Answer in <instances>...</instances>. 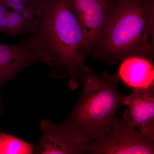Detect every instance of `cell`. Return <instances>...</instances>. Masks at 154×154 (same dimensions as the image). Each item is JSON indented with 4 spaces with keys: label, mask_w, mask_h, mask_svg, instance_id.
Returning a JSON list of instances; mask_svg holds the SVG:
<instances>
[{
    "label": "cell",
    "mask_w": 154,
    "mask_h": 154,
    "mask_svg": "<svg viewBox=\"0 0 154 154\" xmlns=\"http://www.w3.org/2000/svg\"><path fill=\"white\" fill-rule=\"evenodd\" d=\"M36 20L34 34L52 60L51 73L69 77V87L75 90L81 76L92 69L85 64L86 35L74 12L67 0H45Z\"/></svg>",
    "instance_id": "6da1fadb"
},
{
    "label": "cell",
    "mask_w": 154,
    "mask_h": 154,
    "mask_svg": "<svg viewBox=\"0 0 154 154\" xmlns=\"http://www.w3.org/2000/svg\"><path fill=\"white\" fill-rule=\"evenodd\" d=\"M91 54L110 64L132 57L152 62L154 0H119Z\"/></svg>",
    "instance_id": "7a4b0ae2"
},
{
    "label": "cell",
    "mask_w": 154,
    "mask_h": 154,
    "mask_svg": "<svg viewBox=\"0 0 154 154\" xmlns=\"http://www.w3.org/2000/svg\"><path fill=\"white\" fill-rule=\"evenodd\" d=\"M118 74H98L93 69L80 78L83 89L72 112L62 124L80 140L91 143L113 131L119 121L116 113L125 106L126 96L120 94Z\"/></svg>",
    "instance_id": "3957f363"
},
{
    "label": "cell",
    "mask_w": 154,
    "mask_h": 154,
    "mask_svg": "<svg viewBox=\"0 0 154 154\" xmlns=\"http://www.w3.org/2000/svg\"><path fill=\"white\" fill-rule=\"evenodd\" d=\"M87 153L154 154V139L138 129L129 110L126 109L113 131L101 139L91 142Z\"/></svg>",
    "instance_id": "277c9868"
},
{
    "label": "cell",
    "mask_w": 154,
    "mask_h": 154,
    "mask_svg": "<svg viewBox=\"0 0 154 154\" xmlns=\"http://www.w3.org/2000/svg\"><path fill=\"white\" fill-rule=\"evenodd\" d=\"M38 63L52 66L51 58L34 33L18 44L0 42V88L25 68Z\"/></svg>",
    "instance_id": "5b68a950"
},
{
    "label": "cell",
    "mask_w": 154,
    "mask_h": 154,
    "mask_svg": "<svg viewBox=\"0 0 154 154\" xmlns=\"http://www.w3.org/2000/svg\"><path fill=\"white\" fill-rule=\"evenodd\" d=\"M86 37L88 54L92 51L117 9L119 0H67Z\"/></svg>",
    "instance_id": "8992f818"
},
{
    "label": "cell",
    "mask_w": 154,
    "mask_h": 154,
    "mask_svg": "<svg viewBox=\"0 0 154 154\" xmlns=\"http://www.w3.org/2000/svg\"><path fill=\"white\" fill-rule=\"evenodd\" d=\"M41 139L36 149L37 154H81L87 153L90 143L77 137L61 123L47 119H41Z\"/></svg>",
    "instance_id": "52a82bcc"
},
{
    "label": "cell",
    "mask_w": 154,
    "mask_h": 154,
    "mask_svg": "<svg viewBox=\"0 0 154 154\" xmlns=\"http://www.w3.org/2000/svg\"><path fill=\"white\" fill-rule=\"evenodd\" d=\"M125 106L136 127L154 139V86L145 91H133L126 96Z\"/></svg>",
    "instance_id": "ba28073f"
},
{
    "label": "cell",
    "mask_w": 154,
    "mask_h": 154,
    "mask_svg": "<svg viewBox=\"0 0 154 154\" xmlns=\"http://www.w3.org/2000/svg\"><path fill=\"white\" fill-rule=\"evenodd\" d=\"M118 75L133 91H145L154 86L152 62L145 58L132 57L125 59L120 65Z\"/></svg>",
    "instance_id": "9c48e42d"
},
{
    "label": "cell",
    "mask_w": 154,
    "mask_h": 154,
    "mask_svg": "<svg viewBox=\"0 0 154 154\" xmlns=\"http://www.w3.org/2000/svg\"><path fill=\"white\" fill-rule=\"evenodd\" d=\"M37 20L11 8L0 2V32L11 37L35 33Z\"/></svg>",
    "instance_id": "30bf717a"
},
{
    "label": "cell",
    "mask_w": 154,
    "mask_h": 154,
    "mask_svg": "<svg viewBox=\"0 0 154 154\" xmlns=\"http://www.w3.org/2000/svg\"><path fill=\"white\" fill-rule=\"evenodd\" d=\"M34 146L12 134L0 133V154H31Z\"/></svg>",
    "instance_id": "8fae6325"
},
{
    "label": "cell",
    "mask_w": 154,
    "mask_h": 154,
    "mask_svg": "<svg viewBox=\"0 0 154 154\" xmlns=\"http://www.w3.org/2000/svg\"><path fill=\"white\" fill-rule=\"evenodd\" d=\"M45 0H2L11 8L31 18H36L42 10Z\"/></svg>",
    "instance_id": "7c38bea8"
},
{
    "label": "cell",
    "mask_w": 154,
    "mask_h": 154,
    "mask_svg": "<svg viewBox=\"0 0 154 154\" xmlns=\"http://www.w3.org/2000/svg\"><path fill=\"white\" fill-rule=\"evenodd\" d=\"M3 108L2 106V104H1V97L0 95V115L3 113Z\"/></svg>",
    "instance_id": "4fadbf2b"
},
{
    "label": "cell",
    "mask_w": 154,
    "mask_h": 154,
    "mask_svg": "<svg viewBox=\"0 0 154 154\" xmlns=\"http://www.w3.org/2000/svg\"><path fill=\"white\" fill-rule=\"evenodd\" d=\"M2 2V0H0V2Z\"/></svg>",
    "instance_id": "5bb4252c"
}]
</instances>
